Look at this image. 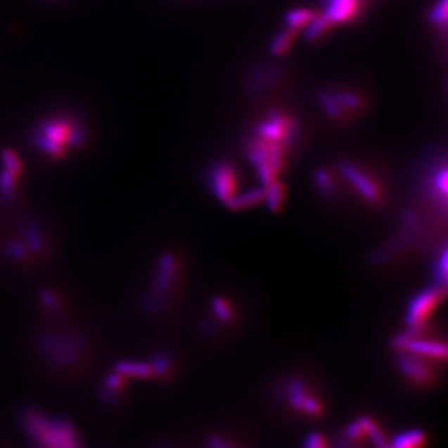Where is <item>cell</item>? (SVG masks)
Here are the masks:
<instances>
[{"mask_svg":"<svg viewBox=\"0 0 448 448\" xmlns=\"http://www.w3.org/2000/svg\"><path fill=\"white\" fill-rule=\"evenodd\" d=\"M20 425L37 448H82L75 428L66 418H51L39 409H27Z\"/></svg>","mask_w":448,"mask_h":448,"instance_id":"1","label":"cell"},{"mask_svg":"<svg viewBox=\"0 0 448 448\" xmlns=\"http://www.w3.org/2000/svg\"><path fill=\"white\" fill-rule=\"evenodd\" d=\"M85 131L77 120L60 115L44 120L35 134V142L40 150L51 157L64 156L71 147L79 146Z\"/></svg>","mask_w":448,"mask_h":448,"instance_id":"2","label":"cell"},{"mask_svg":"<svg viewBox=\"0 0 448 448\" xmlns=\"http://www.w3.org/2000/svg\"><path fill=\"white\" fill-rule=\"evenodd\" d=\"M319 103L330 119L344 121L352 119L364 110V100L350 90H329L319 94Z\"/></svg>","mask_w":448,"mask_h":448,"instance_id":"3","label":"cell"},{"mask_svg":"<svg viewBox=\"0 0 448 448\" xmlns=\"http://www.w3.org/2000/svg\"><path fill=\"white\" fill-rule=\"evenodd\" d=\"M340 172L343 177L357 191L362 200L373 205H383L386 198V191L378 179L362 168L351 163H341Z\"/></svg>","mask_w":448,"mask_h":448,"instance_id":"4","label":"cell"},{"mask_svg":"<svg viewBox=\"0 0 448 448\" xmlns=\"http://www.w3.org/2000/svg\"><path fill=\"white\" fill-rule=\"evenodd\" d=\"M297 122L289 116L270 113L255 126V136L290 148L297 139Z\"/></svg>","mask_w":448,"mask_h":448,"instance_id":"5","label":"cell"},{"mask_svg":"<svg viewBox=\"0 0 448 448\" xmlns=\"http://www.w3.org/2000/svg\"><path fill=\"white\" fill-rule=\"evenodd\" d=\"M446 297V286H432L418 293L409 304L407 324L410 328H418L426 324L433 312Z\"/></svg>","mask_w":448,"mask_h":448,"instance_id":"6","label":"cell"},{"mask_svg":"<svg viewBox=\"0 0 448 448\" xmlns=\"http://www.w3.org/2000/svg\"><path fill=\"white\" fill-rule=\"evenodd\" d=\"M211 186L219 200L231 203L239 187V174L232 163H217L211 171Z\"/></svg>","mask_w":448,"mask_h":448,"instance_id":"7","label":"cell"},{"mask_svg":"<svg viewBox=\"0 0 448 448\" xmlns=\"http://www.w3.org/2000/svg\"><path fill=\"white\" fill-rule=\"evenodd\" d=\"M397 361L401 371L418 385L426 386L435 378L433 364L438 362L436 360L401 351Z\"/></svg>","mask_w":448,"mask_h":448,"instance_id":"8","label":"cell"},{"mask_svg":"<svg viewBox=\"0 0 448 448\" xmlns=\"http://www.w3.org/2000/svg\"><path fill=\"white\" fill-rule=\"evenodd\" d=\"M364 1L365 0H323V15L328 18L333 25L346 24L357 19Z\"/></svg>","mask_w":448,"mask_h":448,"instance_id":"9","label":"cell"},{"mask_svg":"<svg viewBox=\"0 0 448 448\" xmlns=\"http://www.w3.org/2000/svg\"><path fill=\"white\" fill-rule=\"evenodd\" d=\"M333 27L334 25L330 23L329 19L324 17L323 14H320L314 18L313 20L305 27L304 38L308 41H315L318 39L323 38Z\"/></svg>","mask_w":448,"mask_h":448,"instance_id":"10","label":"cell"},{"mask_svg":"<svg viewBox=\"0 0 448 448\" xmlns=\"http://www.w3.org/2000/svg\"><path fill=\"white\" fill-rule=\"evenodd\" d=\"M297 32L290 27H286L281 30V33L276 34V37L270 43V51L276 56H283L288 53V50L292 48L294 39H295Z\"/></svg>","mask_w":448,"mask_h":448,"instance_id":"11","label":"cell"},{"mask_svg":"<svg viewBox=\"0 0 448 448\" xmlns=\"http://www.w3.org/2000/svg\"><path fill=\"white\" fill-rule=\"evenodd\" d=\"M316 15L318 14L315 11H310V9H304V8L293 9V11H289L286 13V27H290L293 30L297 32L299 29L307 27L309 23L312 22Z\"/></svg>","mask_w":448,"mask_h":448,"instance_id":"12","label":"cell"},{"mask_svg":"<svg viewBox=\"0 0 448 448\" xmlns=\"http://www.w3.org/2000/svg\"><path fill=\"white\" fill-rule=\"evenodd\" d=\"M425 443V435L418 430L401 433L395 438L394 442L389 448H420Z\"/></svg>","mask_w":448,"mask_h":448,"instance_id":"13","label":"cell"},{"mask_svg":"<svg viewBox=\"0 0 448 448\" xmlns=\"http://www.w3.org/2000/svg\"><path fill=\"white\" fill-rule=\"evenodd\" d=\"M268 192H265V197L268 200V205H269L270 210H279L283 202L286 200V191L284 187L281 186L278 181L273 182V184L265 186Z\"/></svg>","mask_w":448,"mask_h":448,"instance_id":"14","label":"cell"},{"mask_svg":"<svg viewBox=\"0 0 448 448\" xmlns=\"http://www.w3.org/2000/svg\"><path fill=\"white\" fill-rule=\"evenodd\" d=\"M430 22L436 27H446L447 23V0H437L432 6L430 13Z\"/></svg>","mask_w":448,"mask_h":448,"instance_id":"15","label":"cell"},{"mask_svg":"<svg viewBox=\"0 0 448 448\" xmlns=\"http://www.w3.org/2000/svg\"><path fill=\"white\" fill-rule=\"evenodd\" d=\"M213 310L216 313L217 318L221 319L224 323H228L234 318V309L227 299L218 297L216 300H213Z\"/></svg>","mask_w":448,"mask_h":448,"instance_id":"16","label":"cell"},{"mask_svg":"<svg viewBox=\"0 0 448 448\" xmlns=\"http://www.w3.org/2000/svg\"><path fill=\"white\" fill-rule=\"evenodd\" d=\"M315 181L318 184L319 189H321L325 196H333L336 193L334 177L328 171L319 169L315 176Z\"/></svg>","mask_w":448,"mask_h":448,"instance_id":"17","label":"cell"},{"mask_svg":"<svg viewBox=\"0 0 448 448\" xmlns=\"http://www.w3.org/2000/svg\"><path fill=\"white\" fill-rule=\"evenodd\" d=\"M364 432L365 431H364L360 421L354 422V423H351L350 426L346 428L345 437L347 438V440L354 441V440L361 437L362 435H364Z\"/></svg>","mask_w":448,"mask_h":448,"instance_id":"18","label":"cell"},{"mask_svg":"<svg viewBox=\"0 0 448 448\" xmlns=\"http://www.w3.org/2000/svg\"><path fill=\"white\" fill-rule=\"evenodd\" d=\"M305 448H326L324 438L319 433H312L305 442Z\"/></svg>","mask_w":448,"mask_h":448,"instance_id":"19","label":"cell"}]
</instances>
